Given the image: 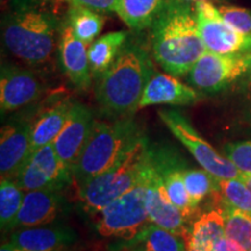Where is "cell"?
<instances>
[{"mask_svg":"<svg viewBox=\"0 0 251 251\" xmlns=\"http://www.w3.org/2000/svg\"><path fill=\"white\" fill-rule=\"evenodd\" d=\"M148 30L150 54L172 76H186L207 51L198 27L194 4L187 0H168Z\"/></svg>","mask_w":251,"mask_h":251,"instance_id":"6da1fadb","label":"cell"},{"mask_svg":"<svg viewBox=\"0 0 251 251\" xmlns=\"http://www.w3.org/2000/svg\"><path fill=\"white\" fill-rule=\"evenodd\" d=\"M151 54L139 40L128 37L113 64L97 78L96 99L109 118H128L137 112L147 84L155 74Z\"/></svg>","mask_w":251,"mask_h":251,"instance_id":"7a4b0ae2","label":"cell"},{"mask_svg":"<svg viewBox=\"0 0 251 251\" xmlns=\"http://www.w3.org/2000/svg\"><path fill=\"white\" fill-rule=\"evenodd\" d=\"M63 18L45 5L6 13L1 25L2 43L12 55L27 64H45L58 42Z\"/></svg>","mask_w":251,"mask_h":251,"instance_id":"3957f363","label":"cell"},{"mask_svg":"<svg viewBox=\"0 0 251 251\" xmlns=\"http://www.w3.org/2000/svg\"><path fill=\"white\" fill-rule=\"evenodd\" d=\"M142 137L143 134L131 117L113 122L96 121L74 169L75 179L81 184L108 171L119 164Z\"/></svg>","mask_w":251,"mask_h":251,"instance_id":"277c9868","label":"cell"},{"mask_svg":"<svg viewBox=\"0 0 251 251\" xmlns=\"http://www.w3.org/2000/svg\"><path fill=\"white\" fill-rule=\"evenodd\" d=\"M149 144L142 137L122 161L108 171L78 184V197L84 211L97 215L112 201L140 183L149 155Z\"/></svg>","mask_w":251,"mask_h":251,"instance_id":"5b68a950","label":"cell"},{"mask_svg":"<svg viewBox=\"0 0 251 251\" xmlns=\"http://www.w3.org/2000/svg\"><path fill=\"white\" fill-rule=\"evenodd\" d=\"M141 180V179H140ZM96 230L100 236L134 240L150 221L144 202V187L141 181L98 213Z\"/></svg>","mask_w":251,"mask_h":251,"instance_id":"8992f818","label":"cell"},{"mask_svg":"<svg viewBox=\"0 0 251 251\" xmlns=\"http://www.w3.org/2000/svg\"><path fill=\"white\" fill-rule=\"evenodd\" d=\"M158 117L203 170L218 179L240 177L241 172L234 163L225 155L219 153L205 139H202L180 112L176 109H161L158 111Z\"/></svg>","mask_w":251,"mask_h":251,"instance_id":"52a82bcc","label":"cell"},{"mask_svg":"<svg viewBox=\"0 0 251 251\" xmlns=\"http://www.w3.org/2000/svg\"><path fill=\"white\" fill-rule=\"evenodd\" d=\"M250 67L251 52L222 55L207 50L185 77L200 92L214 93L246 76Z\"/></svg>","mask_w":251,"mask_h":251,"instance_id":"ba28073f","label":"cell"},{"mask_svg":"<svg viewBox=\"0 0 251 251\" xmlns=\"http://www.w3.org/2000/svg\"><path fill=\"white\" fill-rule=\"evenodd\" d=\"M140 181L144 187V202L150 221L178 236L186 238L190 230L188 222L169 198L162 176L152 161L150 148Z\"/></svg>","mask_w":251,"mask_h":251,"instance_id":"9c48e42d","label":"cell"},{"mask_svg":"<svg viewBox=\"0 0 251 251\" xmlns=\"http://www.w3.org/2000/svg\"><path fill=\"white\" fill-rule=\"evenodd\" d=\"M74 179L75 175L72 168L59 158L51 143L31 153L15 181L25 192H59L65 186L70 185Z\"/></svg>","mask_w":251,"mask_h":251,"instance_id":"30bf717a","label":"cell"},{"mask_svg":"<svg viewBox=\"0 0 251 251\" xmlns=\"http://www.w3.org/2000/svg\"><path fill=\"white\" fill-rule=\"evenodd\" d=\"M43 93V84L31 70L2 63L0 72L1 114L14 112L35 102Z\"/></svg>","mask_w":251,"mask_h":251,"instance_id":"8fae6325","label":"cell"},{"mask_svg":"<svg viewBox=\"0 0 251 251\" xmlns=\"http://www.w3.org/2000/svg\"><path fill=\"white\" fill-rule=\"evenodd\" d=\"M89 46L75 35L65 17L63 18L58 34V59L62 71L77 90L85 91L92 83L89 55Z\"/></svg>","mask_w":251,"mask_h":251,"instance_id":"7c38bea8","label":"cell"},{"mask_svg":"<svg viewBox=\"0 0 251 251\" xmlns=\"http://www.w3.org/2000/svg\"><path fill=\"white\" fill-rule=\"evenodd\" d=\"M94 122L92 112L83 103L74 101L67 125L52 142L59 158L72 170L90 139Z\"/></svg>","mask_w":251,"mask_h":251,"instance_id":"4fadbf2b","label":"cell"},{"mask_svg":"<svg viewBox=\"0 0 251 251\" xmlns=\"http://www.w3.org/2000/svg\"><path fill=\"white\" fill-rule=\"evenodd\" d=\"M31 124L12 121L4 125L0 131V174L1 178L17 179L31 155Z\"/></svg>","mask_w":251,"mask_h":251,"instance_id":"5bb4252c","label":"cell"},{"mask_svg":"<svg viewBox=\"0 0 251 251\" xmlns=\"http://www.w3.org/2000/svg\"><path fill=\"white\" fill-rule=\"evenodd\" d=\"M151 150L152 161L155 163L163 181H164L166 192L172 203L177 207L190 224L191 220L196 216L198 208L193 206L188 196L186 186L184 183V169L181 159L170 150L153 149Z\"/></svg>","mask_w":251,"mask_h":251,"instance_id":"9a60e30c","label":"cell"},{"mask_svg":"<svg viewBox=\"0 0 251 251\" xmlns=\"http://www.w3.org/2000/svg\"><path fill=\"white\" fill-rule=\"evenodd\" d=\"M200 99L199 91L181 83L176 76L155 72L143 91L137 111L153 105L190 106Z\"/></svg>","mask_w":251,"mask_h":251,"instance_id":"2e32d148","label":"cell"},{"mask_svg":"<svg viewBox=\"0 0 251 251\" xmlns=\"http://www.w3.org/2000/svg\"><path fill=\"white\" fill-rule=\"evenodd\" d=\"M196 18L207 50L222 55L251 52V34L235 30L221 17L207 19L196 14Z\"/></svg>","mask_w":251,"mask_h":251,"instance_id":"e0dca14e","label":"cell"},{"mask_svg":"<svg viewBox=\"0 0 251 251\" xmlns=\"http://www.w3.org/2000/svg\"><path fill=\"white\" fill-rule=\"evenodd\" d=\"M76 241L71 228L47 225L15 229L8 242L26 251H65Z\"/></svg>","mask_w":251,"mask_h":251,"instance_id":"ac0fdd59","label":"cell"},{"mask_svg":"<svg viewBox=\"0 0 251 251\" xmlns=\"http://www.w3.org/2000/svg\"><path fill=\"white\" fill-rule=\"evenodd\" d=\"M62 211V199L55 191H29L26 192L13 230L19 228L51 225Z\"/></svg>","mask_w":251,"mask_h":251,"instance_id":"d6986e66","label":"cell"},{"mask_svg":"<svg viewBox=\"0 0 251 251\" xmlns=\"http://www.w3.org/2000/svg\"><path fill=\"white\" fill-rule=\"evenodd\" d=\"M74 100L62 99L43 109L31 121L30 150L35 152L47 144H51L67 125Z\"/></svg>","mask_w":251,"mask_h":251,"instance_id":"ffe728a7","label":"cell"},{"mask_svg":"<svg viewBox=\"0 0 251 251\" xmlns=\"http://www.w3.org/2000/svg\"><path fill=\"white\" fill-rule=\"evenodd\" d=\"M224 237L225 211L216 206L193 220L185 241L200 251H212L215 243Z\"/></svg>","mask_w":251,"mask_h":251,"instance_id":"44dd1931","label":"cell"},{"mask_svg":"<svg viewBox=\"0 0 251 251\" xmlns=\"http://www.w3.org/2000/svg\"><path fill=\"white\" fill-rule=\"evenodd\" d=\"M128 37L129 33L126 30L111 31L91 43L87 49V55L92 76L98 78L108 70Z\"/></svg>","mask_w":251,"mask_h":251,"instance_id":"7402d4cb","label":"cell"},{"mask_svg":"<svg viewBox=\"0 0 251 251\" xmlns=\"http://www.w3.org/2000/svg\"><path fill=\"white\" fill-rule=\"evenodd\" d=\"M168 0H119L117 14L131 30L149 29Z\"/></svg>","mask_w":251,"mask_h":251,"instance_id":"603a6c76","label":"cell"},{"mask_svg":"<svg viewBox=\"0 0 251 251\" xmlns=\"http://www.w3.org/2000/svg\"><path fill=\"white\" fill-rule=\"evenodd\" d=\"M124 247L136 251H187L186 241L155 224H149L134 240Z\"/></svg>","mask_w":251,"mask_h":251,"instance_id":"cb8c5ba5","label":"cell"},{"mask_svg":"<svg viewBox=\"0 0 251 251\" xmlns=\"http://www.w3.org/2000/svg\"><path fill=\"white\" fill-rule=\"evenodd\" d=\"M64 17L75 35L87 46L97 40L105 25L102 14L75 4H69Z\"/></svg>","mask_w":251,"mask_h":251,"instance_id":"d4e9b609","label":"cell"},{"mask_svg":"<svg viewBox=\"0 0 251 251\" xmlns=\"http://www.w3.org/2000/svg\"><path fill=\"white\" fill-rule=\"evenodd\" d=\"M218 192L213 199L221 208L240 209L251 214V192L247 185L238 178L218 179Z\"/></svg>","mask_w":251,"mask_h":251,"instance_id":"484cf974","label":"cell"},{"mask_svg":"<svg viewBox=\"0 0 251 251\" xmlns=\"http://www.w3.org/2000/svg\"><path fill=\"white\" fill-rule=\"evenodd\" d=\"M26 192L13 179L0 181V226L2 231L13 230L15 219L23 205Z\"/></svg>","mask_w":251,"mask_h":251,"instance_id":"4316f807","label":"cell"},{"mask_svg":"<svg viewBox=\"0 0 251 251\" xmlns=\"http://www.w3.org/2000/svg\"><path fill=\"white\" fill-rule=\"evenodd\" d=\"M184 183L193 206L198 208L206 198L218 192V178L200 169H184Z\"/></svg>","mask_w":251,"mask_h":251,"instance_id":"83f0119b","label":"cell"},{"mask_svg":"<svg viewBox=\"0 0 251 251\" xmlns=\"http://www.w3.org/2000/svg\"><path fill=\"white\" fill-rule=\"evenodd\" d=\"M224 211L225 236L243 251H248L251 247V214L233 208Z\"/></svg>","mask_w":251,"mask_h":251,"instance_id":"f1b7e54d","label":"cell"},{"mask_svg":"<svg viewBox=\"0 0 251 251\" xmlns=\"http://www.w3.org/2000/svg\"><path fill=\"white\" fill-rule=\"evenodd\" d=\"M222 20L243 34H251V11L234 5L218 6Z\"/></svg>","mask_w":251,"mask_h":251,"instance_id":"f546056e","label":"cell"},{"mask_svg":"<svg viewBox=\"0 0 251 251\" xmlns=\"http://www.w3.org/2000/svg\"><path fill=\"white\" fill-rule=\"evenodd\" d=\"M224 155L234 163L241 174L251 175V140L227 144Z\"/></svg>","mask_w":251,"mask_h":251,"instance_id":"4dcf8cb0","label":"cell"},{"mask_svg":"<svg viewBox=\"0 0 251 251\" xmlns=\"http://www.w3.org/2000/svg\"><path fill=\"white\" fill-rule=\"evenodd\" d=\"M69 4L83 6L94 12L105 15L117 13L119 0H65Z\"/></svg>","mask_w":251,"mask_h":251,"instance_id":"1f68e13d","label":"cell"},{"mask_svg":"<svg viewBox=\"0 0 251 251\" xmlns=\"http://www.w3.org/2000/svg\"><path fill=\"white\" fill-rule=\"evenodd\" d=\"M45 4H47L45 0H1V7L6 13L25 11Z\"/></svg>","mask_w":251,"mask_h":251,"instance_id":"d6a6232c","label":"cell"},{"mask_svg":"<svg viewBox=\"0 0 251 251\" xmlns=\"http://www.w3.org/2000/svg\"><path fill=\"white\" fill-rule=\"evenodd\" d=\"M212 251H243L241 249L237 244H235L234 242H231L230 240H228L227 237L221 238L219 242L215 243V246L213 247Z\"/></svg>","mask_w":251,"mask_h":251,"instance_id":"836d02e7","label":"cell"},{"mask_svg":"<svg viewBox=\"0 0 251 251\" xmlns=\"http://www.w3.org/2000/svg\"><path fill=\"white\" fill-rule=\"evenodd\" d=\"M0 251H26V250H23V249H20V248L13 246V244H12V243L6 242V243H2L1 244Z\"/></svg>","mask_w":251,"mask_h":251,"instance_id":"e575fe53","label":"cell"},{"mask_svg":"<svg viewBox=\"0 0 251 251\" xmlns=\"http://www.w3.org/2000/svg\"><path fill=\"white\" fill-rule=\"evenodd\" d=\"M238 179H241L244 184L247 185V187L249 188V191L251 192V175H246V174H241Z\"/></svg>","mask_w":251,"mask_h":251,"instance_id":"d590c367","label":"cell"},{"mask_svg":"<svg viewBox=\"0 0 251 251\" xmlns=\"http://www.w3.org/2000/svg\"><path fill=\"white\" fill-rule=\"evenodd\" d=\"M246 80H244V87L246 89H251V67L246 74Z\"/></svg>","mask_w":251,"mask_h":251,"instance_id":"8d00e7d4","label":"cell"},{"mask_svg":"<svg viewBox=\"0 0 251 251\" xmlns=\"http://www.w3.org/2000/svg\"><path fill=\"white\" fill-rule=\"evenodd\" d=\"M246 96L250 106V112H251V89H246Z\"/></svg>","mask_w":251,"mask_h":251,"instance_id":"74e56055","label":"cell"},{"mask_svg":"<svg viewBox=\"0 0 251 251\" xmlns=\"http://www.w3.org/2000/svg\"><path fill=\"white\" fill-rule=\"evenodd\" d=\"M190 2H197V1H212V2H221V1H226V0H187Z\"/></svg>","mask_w":251,"mask_h":251,"instance_id":"f35d334b","label":"cell"},{"mask_svg":"<svg viewBox=\"0 0 251 251\" xmlns=\"http://www.w3.org/2000/svg\"><path fill=\"white\" fill-rule=\"evenodd\" d=\"M186 247H187V251H200V250L196 249V248L192 247V246H188V244H186Z\"/></svg>","mask_w":251,"mask_h":251,"instance_id":"ab89813d","label":"cell"},{"mask_svg":"<svg viewBox=\"0 0 251 251\" xmlns=\"http://www.w3.org/2000/svg\"><path fill=\"white\" fill-rule=\"evenodd\" d=\"M121 251H136V250L131 249V248H128V247H124V248H122Z\"/></svg>","mask_w":251,"mask_h":251,"instance_id":"60d3db41","label":"cell"},{"mask_svg":"<svg viewBox=\"0 0 251 251\" xmlns=\"http://www.w3.org/2000/svg\"><path fill=\"white\" fill-rule=\"evenodd\" d=\"M45 1H46V2H50V4H51V2L54 1V0H45Z\"/></svg>","mask_w":251,"mask_h":251,"instance_id":"b9f144b4","label":"cell"},{"mask_svg":"<svg viewBox=\"0 0 251 251\" xmlns=\"http://www.w3.org/2000/svg\"><path fill=\"white\" fill-rule=\"evenodd\" d=\"M248 251H251V247H250V248H249V250H248Z\"/></svg>","mask_w":251,"mask_h":251,"instance_id":"7bdbcfd3","label":"cell"}]
</instances>
